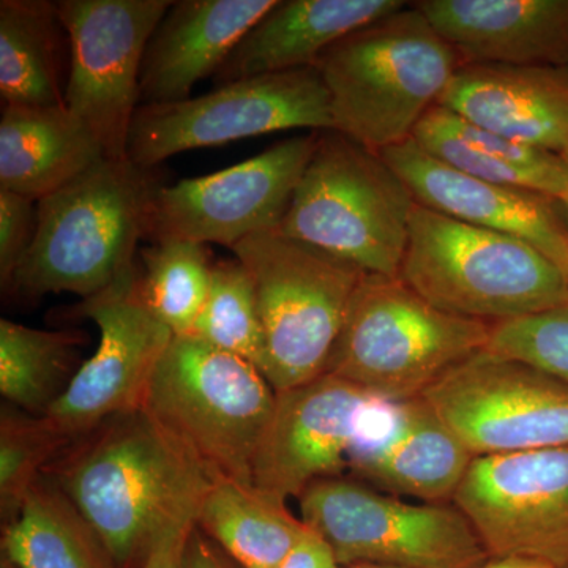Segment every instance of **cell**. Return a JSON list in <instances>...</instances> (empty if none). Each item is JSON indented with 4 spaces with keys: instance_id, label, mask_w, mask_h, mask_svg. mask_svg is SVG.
Masks as SVG:
<instances>
[{
    "instance_id": "cell-9",
    "label": "cell",
    "mask_w": 568,
    "mask_h": 568,
    "mask_svg": "<svg viewBox=\"0 0 568 568\" xmlns=\"http://www.w3.org/2000/svg\"><path fill=\"white\" fill-rule=\"evenodd\" d=\"M298 504L342 568H474L489 558L455 504L407 503L345 477L315 481Z\"/></svg>"
},
{
    "instance_id": "cell-25",
    "label": "cell",
    "mask_w": 568,
    "mask_h": 568,
    "mask_svg": "<svg viewBox=\"0 0 568 568\" xmlns=\"http://www.w3.org/2000/svg\"><path fill=\"white\" fill-rule=\"evenodd\" d=\"M70 40L58 2H0V97L3 108L65 106Z\"/></svg>"
},
{
    "instance_id": "cell-22",
    "label": "cell",
    "mask_w": 568,
    "mask_h": 568,
    "mask_svg": "<svg viewBox=\"0 0 568 568\" xmlns=\"http://www.w3.org/2000/svg\"><path fill=\"white\" fill-rule=\"evenodd\" d=\"M403 0H276L216 71V85L316 67L332 44L405 9Z\"/></svg>"
},
{
    "instance_id": "cell-24",
    "label": "cell",
    "mask_w": 568,
    "mask_h": 568,
    "mask_svg": "<svg viewBox=\"0 0 568 568\" xmlns=\"http://www.w3.org/2000/svg\"><path fill=\"white\" fill-rule=\"evenodd\" d=\"M413 138L426 153L470 178L548 194L562 203L568 196L564 156L489 132L440 104L422 119Z\"/></svg>"
},
{
    "instance_id": "cell-17",
    "label": "cell",
    "mask_w": 568,
    "mask_h": 568,
    "mask_svg": "<svg viewBox=\"0 0 568 568\" xmlns=\"http://www.w3.org/2000/svg\"><path fill=\"white\" fill-rule=\"evenodd\" d=\"M474 458L424 396L379 399L349 452L347 473L388 495L447 504Z\"/></svg>"
},
{
    "instance_id": "cell-33",
    "label": "cell",
    "mask_w": 568,
    "mask_h": 568,
    "mask_svg": "<svg viewBox=\"0 0 568 568\" xmlns=\"http://www.w3.org/2000/svg\"><path fill=\"white\" fill-rule=\"evenodd\" d=\"M39 227V203L0 189V284L10 293L18 268L24 263Z\"/></svg>"
},
{
    "instance_id": "cell-3",
    "label": "cell",
    "mask_w": 568,
    "mask_h": 568,
    "mask_svg": "<svg viewBox=\"0 0 568 568\" xmlns=\"http://www.w3.org/2000/svg\"><path fill=\"white\" fill-rule=\"evenodd\" d=\"M463 65L416 2L332 44L317 70L331 93L334 130L383 152L402 144Z\"/></svg>"
},
{
    "instance_id": "cell-32",
    "label": "cell",
    "mask_w": 568,
    "mask_h": 568,
    "mask_svg": "<svg viewBox=\"0 0 568 568\" xmlns=\"http://www.w3.org/2000/svg\"><path fill=\"white\" fill-rule=\"evenodd\" d=\"M488 349L525 362L568 386V302L493 324Z\"/></svg>"
},
{
    "instance_id": "cell-39",
    "label": "cell",
    "mask_w": 568,
    "mask_h": 568,
    "mask_svg": "<svg viewBox=\"0 0 568 568\" xmlns=\"http://www.w3.org/2000/svg\"><path fill=\"white\" fill-rule=\"evenodd\" d=\"M0 568H14V567L11 566L9 560L2 558V562H0Z\"/></svg>"
},
{
    "instance_id": "cell-4",
    "label": "cell",
    "mask_w": 568,
    "mask_h": 568,
    "mask_svg": "<svg viewBox=\"0 0 568 568\" xmlns=\"http://www.w3.org/2000/svg\"><path fill=\"white\" fill-rule=\"evenodd\" d=\"M399 278L436 308L491 325L568 302V275L536 246L417 203Z\"/></svg>"
},
{
    "instance_id": "cell-12",
    "label": "cell",
    "mask_w": 568,
    "mask_h": 568,
    "mask_svg": "<svg viewBox=\"0 0 568 568\" xmlns=\"http://www.w3.org/2000/svg\"><path fill=\"white\" fill-rule=\"evenodd\" d=\"M173 0H58L70 40L65 106L104 156L129 159L145 48Z\"/></svg>"
},
{
    "instance_id": "cell-6",
    "label": "cell",
    "mask_w": 568,
    "mask_h": 568,
    "mask_svg": "<svg viewBox=\"0 0 568 568\" xmlns=\"http://www.w3.org/2000/svg\"><path fill=\"white\" fill-rule=\"evenodd\" d=\"M491 327L436 308L402 278L365 274L324 373L384 402L420 398L452 368L487 349Z\"/></svg>"
},
{
    "instance_id": "cell-18",
    "label": "cell",
    "mask_w": 568,
    "mask_h": 568,
    "mask_svg": "<svg viewBox=\"0 0 568 568\" xmlns=\"http://www.w3.org/2000/svg\"><path fill=\"white\" fill-rule=\"evenodd\" d=\"M379 153L405 181L418 205L523 239L568 275V213L562 201L459 173L426 153L414 138Z\"/></svg>"
},
{
    "instance_id": "cell-20",
    "label": "cell",
    "mask_w": 568,
    "mask_h": 568,
    "mask_svg": "<svg viewBox=\"0 0 568 568\" xmlns=\"http://www.w3.org/2000/svg\"><path fill=\"white\" fill-rule=\"evenodd\" d=\"M275 2L173 0L145 48L141 106L192 99L197 82L215 77L235 44Z\"/></svg>"
},
{
    "instance_id": "cell-19",
    "label": "cell",
    "mask_w": 568,
    "mask_h": 568,
    "mask_svg": "<svg viewBox=\"0 0 568 568\" xmlns=\"http://www.w3.org/2000/svg\"><path fill=\"white\" fill-rule=\"evenodd\" d=\"M439 104L519 144L568 153V65L463 63Z\"/></svg>"
},
{
    "instance_id": "cell-1",
    "label": "cell",
    "mask_w": 568,
    "mask_h": 568,
    "mask_svg": "<svg viewBox=\"0 0 568 568\" xmlns=\"http://www.w3.org/2000/svg\"><path fill=\"white\" fill-rule=\"evenodd\" d=\"M85 436L50 477L115 568H142L163 540L196 526L213 480L142 407Z\"/></svg>"
},
{
    "instance_id": "cell-2",
    "label": "cell",
    "mask_w": 568,
    "mask_h": 568,
    "mask_svg": "<svg viewBox=\"0 0 568 568\" xmlns=\"http://www.w3.org/2000/svg\"><path fill=\"white\" fill-rule=\"evenodd\" d=\"M164 185L162 168L103 156L40 200L36 242L9 294L71 293L82 301L102 293L138 264Z\"/></svg>"
},
{
    "instance_id": "cell-34",
    "label": "cell",
    "mask_w": 568,
    "mask_h": 568,
    "mask_svg": "<svg viewBox=\"0 0 568 568\" xmlns=\"http://www.w3.org/2000/svg\"><path fill=\"white\" fill-rule=\"evenodd\" d=\"M280 568H342L332 548L315 530L302 538L301 544L293 549Z\"/></svg>"
},
{
    "instance_id": "cell-26",
    "label": "cell",
    "mask_w": 568,
    "mask_h": 568,
    "mask_svg": "<svg viewBox=\"0 0 568 568\" xmlns=\"http://www.w3.org/2000/svg\"><path fill=\"white\" fill-rule=\"evenodd\" d=\"M196 528L239 568H280L310 532L286 500L231 480L213 481Z\"/></svg>"
},
{
    "instance_id": "cell-11",
    "label": "cell",
    "mask_w": 568,
    "mask_h": 568,
    "mask_svg": "<svg viewBox=\"0 0 568 568\" xmlns=\"http://www.w3.org/2000/svg\"><path fill=\"white\" fill-rule=\"evenodd\" d=\"M424 398L474 457L568 447L567 384L488 347Z\"/></svg>"
},
{
    "instance_id": "cell-14",
    "label": "cell",
    "mask_w": 568,
    "mask_h": 568,
    "mask_svg": "<svg viewBox=\"0 0 568 568\" xmlns=\"http://www.w3.org/2000/svg\"><path fill=\"white\" fill-rule=\"evenodd\" d=\"M316 141L317 132L293 136L219 173L164 185L153 209L151 239L231 250L250 235L278 231Z\"/></svg>"
},
{
    "instance_id": "cell-38",
    "label": "cell",
    "mask_w": 568,
    "mask_h": 568,
    "mask_svg": "<svg viewBox=\"0 0 568 568\" xmlns=\"http://www.w3.org/2000/svg\"><path fill=\"white\" fill-rule=\"evenodd\" d=\"M343 568H392V567L369 566V564H357V566L343 567Z\"/></svg>"
},
{
    "instance_id": "cell-35",
    "label": "cell",
    "mask_w": 568,
    "mask_h": 568,
    "mask_svg": "<svg viewBox=\"0 0 568 568\" xmlns=\"http://www.w3.org/2000/svg\"><path fill=\"white\" fill-rule=\"evenodd\" d=\"M182 568H239L233 560L216 547L211 538L205 537L194 526L186 540L185 555H183Z\"/></svg>"
},
{
    "instance_id": "cell-37",
    "label": "cell",
    "mask_w": 568,
    "mask_h": 568,
    "mask_svg": "<svg viewBox=\"0 0 568 568\" xmlns=\"http://www.w3.org/2000/svg\"><path fill=\"white\" fill-rule=\"evenodd\" d=\"M474 568H555L541 560L521 558V556H497V558H489L481 562L480 566Z\"/></svg>"
},
{
    "instance_id": "cell-13",
    "label": "cell",
    "mask_w": 568,
    "mask_h": 568,
    "mask_svg": "<svg viewBox=\"0 0 568 568\" xmlns=\"http://www.w3.org/2000/svg\"><path fill=\"white\" fill-rule=\"evenodd\" d=\"M67 317L93 321L100 328L95 354L44 416L74 440L141 409L174 335L145 304L140 264L102 293L70 306Z\"/></svg>"
},
{
    "instance_id": "cell-28",
    "label": "cell",
    "mask_w": 568,
    "mask_h": 568,
    "mask_svg": "<svg viewBox=\"0 0 568 568\" xmlns=\"http://www.w3.org/2000/svg\"><path fill=\"white\" fill-rule=\"evenodd\" d=\"M78 331H40L0 321V392L22 413L44 417L77 375Z\"/></svg>"
},
{
    "instance_id": "cell-31",
    "label": "cell",
    "mask_w": 568,
    "mask_h": 568,
    "mask_svg": "<svg viewBox=\"0 0 568 568\" xmlns=\"http://www.w3.org/2000/svg\"><path fill=\"white\" fill-rule=\"evenodd\" d=\"M48 417L2 409L0 418V514L3 526L20 514L26 496L44 476V467L71 443Z\"/></svg>"
},
{
    "instance_id": "cell-16",
    "label": "cell",
    "mask_w": 568,
    "mask_h": 568,
    "mask_svg": "<svg viewBox=\"0 0 568 568\" xmlns=\"http://www.w3.org/2000/svg\"><path fill=\"white\" fill-rule=\"evenodd\" d=\"M379 399L327 373L276 392L274 416L254 463V487L287 500L317 480L343 477Z\"/></svg>"
},
{
    "instance_id": "cell-21",
    "label": "cell",
    "mask_w": 568,
    "mask_h": 568,
    "mask_svg": "<svg viewBox=\"0 0 568 568\" xmlns=\"http://www.w3.org/2000/svg\"><path fill=\"white\" fill-rule=\"evenodd\" d=\"M463 63L568 65V0H420Z\"/></svg>"
},
{
    "instance_id": "cell-27",
    "label": "cell",
    "mask_w": 568,
    "mask_h": 568,
    "mask_svg": "<svg viewBox=\"0 0 568 568\" xmlns=\"http://www.w3.org/2000/svg\"><path fill=\"white\" fill-rule=\"evenodd\" d=\"M2 558L14 568H115L102 538L50 476L3 526Z\"/></svg>"
},
{
    "instance_id": "cell-5",
    "label": "cell",
    "mask_w": 568,
    "mask_h": 568,
    "mask_svg": "<svg viewBox=\"0 0 568 568\" xmlns=\"http://www.w3.org/2000/svg\"><path fill=\"white\" fill-rule=\"evenodd\" d=\"M275 403V388L256 366L183 335L174 336L156 366L142 409L213 481L254 487Z\"/></svg>"
},
{
    "instance_id": "cell-10",
    "label": "cell",
    "mask_w": 568,
    "mask_h": 568,
    "mask_svg": "<svg viewBox=\"0 0 568 568\" xmlns=\"http://www.w3.org/2000/svg\"><path fill=\"white\" fill-rule=\"evenodd\" d=\"M295 129L334 130L331 93L317 67L216 85L183 102L142 104L126 156L141 166L160 168L178 153Z\"/></svg>"
},
{
    "instance_id": "cell-7",
    "label": "cell",
    "mask_w": 568,
    "mask_h": 568,
    "mask_svg": "<svg viewBox=\"0 0 568 568\" xmlns=\"http://www.w3.org/2000/svg\"><path fill=\"white\" fill-rule=\"evenodd\" d=\"M414 205L405 181L379 152L324 130L278 233L320 246L366 274L399 278Z\"/></svg>"
},
{
    "instance_id": "cell-8",
    "label": "cell",
    "mask_w": 568,
    "mask_h": 568,
    "mask_svg": "<svg viewBox=\"0 0 568 568\" xmlns=\"http://www.w3.org/2000/svg\"><path fill=\"white\" fill-rule=\"evenodd\" d=\"M231 250L256 291L267 347L265 379L283 392L324 375L366 272L278 231L250 235Z\"/></svg>"
},
{
    "instance_id": "cell-30",
    "label": "cell",
    "mask_w": 568,
    "mask_h": 568,
    "mask_svg": "<svg viewBox=\"0 0 568 568\" xmlns=\"http://www.w3.org/2000/svg\"><path fill=\"white\" fill-rule=\"evenodd\" d=\"M190 335L245 358L264 375L267 347L256 291L241 261L213 263L207 301Z\"/></svg>"
},
{
    "instance_id": "cell-15",
    "label": "cell",
    "mask_w": 568,
    "mask_h": 568,
    "mask_svg": "<svg viewBox=\"0 0 568 568\" xmlns=\"http://www.w3.org/2000/svg\"><path fill=\"white\" fill-rule=\"evenodd\" d=\"M452 503L491 558L568 568V447L476 457Z\"/></svg>"
},
{
    "instance_id": "cell-29",
    "label": "cell",
    "mask_w": 568,
    "mask_h": 568,
    "mask_svg": "<svg viewBox=\"0 0 568 568\" xmlns=\"http://www.w3.org/2000/svg\"><path fill=\"white\" fill-rule=\"evenodd\" d=\"M200 242L163 239L140 250L145 304L174 336L190 335L211 290V250Z\"/></svg>"
},
{
    "instance_id": "cell-36",
    "label": "cell",
    "mask_w": 568,
    "mask_h": 568,
    "mask_svg": "<svg viewBox=\"0 0 568 568\" xmlns=\"http://www.w3.org/2000/svg\"><path fill=\"white\" fill-rule=\"evenodd\" d=\"M193 530V529H192ZM174 534L163 540L149 556L142 568H182L183 555H185L186 540L190 532Z\"/></svg>"
},
{
    "instance_id": "cell-23",
    "label": "cell",
    "mask_w": 568,
    "mask_h": 568,
    "mask_svg": "<svg viewBox=\"0 0 568 568\" xmlns=\"http://www.w3.org/2000/svg\"><path fill=\"white\" fill-rule=\"evenodd\" d=\"M95 136L67 106H6L0 118V189L39 203L102 160Z\"/></svg>"
},
{
    "instance_id": "cell-40",
    "label": "cell",
    "mask_w": 568,
    "mask_h": 568,
    "mask_svg": "<svg viewBox=\"0 0 568 568\" xmlns=\"http://www.w3.org/2000/svg\"><path fill=\"white\" fill-rule=\"evenodd\" d=\"M564 159H566L568 162V153H566V155H564ZM564 205H566L567 213H568V196L566 197V200H564Z\"/></svg>"
}]
</instances>
